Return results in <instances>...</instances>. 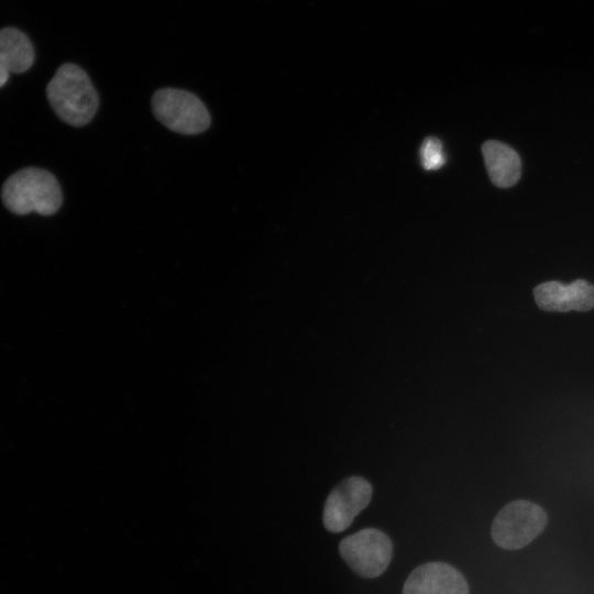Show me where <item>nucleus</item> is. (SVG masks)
Listing matches in <instances>:
<instances>
[{"mask_svg": "<svg viewBox=\"0 0 594 594\" xmlns=\"http://www.w3.org/2000/svg\"><path fill=\"white\" fill-rule=\"evenodd\" d=\"M402 594H470L468 581L453 565L431 561L415 568Z\"/></svg>", "mask_w": 594, "mask_h": 594, "instance_id": "nucleus-7", "label": "nucleus"}, {"mask_svg": "<svg viewBox=\"0 0 594 594\" xmlns=\"http://www.w3.org/2000/svg\"><path fill=\"white\" fill-rule=\"evenodd\" d=\"M548 520V515L540 505L516 499L497 513L492 522L491 535L502 549L519 550L544 530Z\"/></svg>", "mask_w": 594, "mask_h": 594, "instance_id": "nucleus-3", "label": "nucleus"}, {"mask_svg": "<svg viewBox=\"0 0 594 594\" xmlns=\"http://www.w3.org/2000/svg\"><path fill=\"white\" fill-rule=\"evenodd\" d=\"M482 153L487 174L495 186L508 188L519 180L521 161L510 146L491 140L483 144Z\"/></svg>", "mask_w": 594, "mask_h": 594, "instance_id": "nucleus-9", "label": "nucleus"}, {"mask_svg": "<svg viewBox=\"0 0 594 594\" xmlns=\"http://www.w3.org/2000/svg\"><path fill=\"white\" fill-rule=\"evenodd\" d=\"M46 97L57 117L74 127L90 122L99 107V97L89 76L72 63L57 68L47 84Z\"/></svg>", "mask_w": 594, "mask_h": 594, "instance_id": "nucleus-1", "label": "nucleus"}, {"mask_svg": "<svg viewBox=\"0 0 594 594\" xmlns=\"http://www.w3.org/2000/svg\"><path fill=\"white\" fill-rule=\"evenodd\" d=\"M534 296L538 307L546 311H587L594 307V286L585 279L571 284L546 282L535 287Z\"/></svg>", "mask_w": 594, "mask_h": 594, "instance_id": "nucleus-8", "label": "nucleus"}, {"mask_svg": "<svg viewBox=\"0 0 594 594\" xmlns=\"http://www.w3.org/2000/svg\"><path fill=\"white\" fill-rule=\"evenodd\" d=\"M152 110L160 122L180 134H198L210 125V114L206 106L187 90L158 89L152 97Z\"/></svg>", "mask_w": 594, "mask_h": 594, "instance_id": "nucleus-4", "label": "nucleus"}, {"mask_svg": "<svg viewBox=\"0 0 594 594\" xmlns=\"http://www.w3.org/2000/svg\"><path fill=\"white\" fill-rule=\"evenodd\" d=\"M339 553L355 574L374 579L388 568L393 558V542L382 530L364 528L343 538L339 543Z\"/></svg>", "mask_w": 594, "mask_h": 594, "instance_id": "nucleus-5", "label": "nucleus"}, {"mask_svg": "<svg viewBox=\"0 0 594 594\" xmlns=\"http://www.w3.org/2000/svg\"><path fill=\"white\" fill-rule=\"evenodd\" d=\"M373 494L371 483L361 476L341 481L328 495L322 522L333 534L348 529L353 519L370 504Z\"/></svg>", "mask_w": 594, "mask_h": 594, "instance_id": "nucleus-6", "label": "nucleus"}, {"mask_svg": "<svg viewBox=\"0 0 594 594\" xmlns=\"http://www.w3.org/2000/svg\"><path fill=\"white\" fill-rule=\"evenodd\" d=\"M34 62L30 38L15 28L0 30V64L10 74L26 72Z\"/></svg>", "mask_w": 594, "mask_h": 594, "instance_id": "nucleus-10", "label": "nucleus"}, {"mask_svg": "<svg viewBox=\"0 0 594 594\" xmlns=\"http://www.w3.org/2000/svg\"><path fill=\"white\" fill-rule=\"evenodd\" d=\"M9 73L0 64V88L6 85L9 79Z\"/></svg>", "mask_w": 594, "mask_h": 594, "instance_id": "nucleus-12", "label": "nucleus"}, {"mask_svg": "<svg viewBox=\"0 0 594 594\" xmlns=\"http://www.w3.org/2000/svg\"><path fill=\"white\" fill-rule=\"evenodd\" d=\"M4 207L15 215L36 212L52 216L63 202L61 186L53 174L37 168H22L4 182L1 189Z\"/></svg>", "mask_w": 594, "mask_h": 594, "instance_id": "nucleus-2", "label": "nucleus"}, {"mask_svg": "<svg viewBox=\"0 0 594 594\" xmlns=\"http://www.w3.org/2000/svg\"><path fill=\"white\" fill-rule=\"evenodd\" d=\"M419 155L426 170H437L446 164L442 143L437 138H426L420 146Z\"/></svg>", "mask_w": 594, "mask_h": 594, "instance_id": "nucleus-11", "label": "nucleus"}]
</instances>
